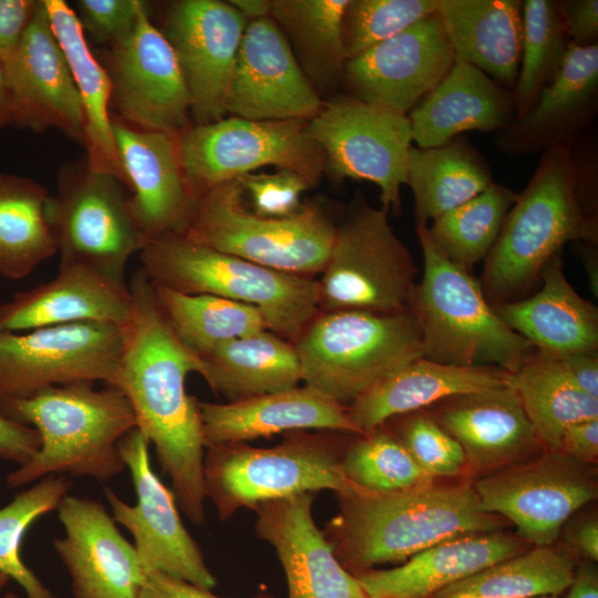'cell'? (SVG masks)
<instances>
[{
	"instance_id": "35",
	"label": "cell",
	"mask_w": 598,
	"mask_h": 598,
	"mask_svg": "<svg viewBox=\"0 0 598 598\" xmlns=\"http://www.w3.org/2000/svg\"><path fill=\"white\" fill-rule=\"evenodd\" d=\"M493 181L487 159L465 136L409 151L406 183L414 197L415 227L427 226L446 212L486 189Z\"/></svg>"
},
{
	"instance_id": "31",
	"label": "cell",
	"mask_w": 598,
	"mask_h": 598,
	"mask_svg": "<svg viewBox=\"0 0 598 598\" xmlns=\"http://www.w3.org/2000/svg\"><path fill=\"white\" fill-rule=\"evenodd\" d=\"M416 147H434L467 131L498 132L516 116L511 90L476 66L455 61L408 114Z\"/></svg>"
},
{
	"instance_id": "44",
	"label": "cell",
	"mask_w": 598,
	"mask_h": 598,
	"mask_svg": "<svg viewBox=\"0 0 598 598\" xmlns=\"http://www.w3.org/2000/svg\"><path fill=\"white\" fill-rule=\"evenodd\" d=\"M71 486L70 478L49 475L0 508V571L13 579L27 598H56L23 563L21 545L28 528L41 516L56 509Z\"/></svg>"
},
{
	"instance_id": "2",
	"label": "cell",
	"mask_w": 598,
	"mask_h": 598,
	"mask_svg": "<svg viewBox=\"0 0 598 598\" xmlns=\"http://www.w3.org/2000/svg\"><path fill=\"white\" fill-rule=\"evenodd\" d=\"M339 514L323 530L346 569L401 561L443 540L497 532L501 519L481 508L474 487L426 486L338 495ZM359 573V574H360Z\"/></svg>"
},
{
	"instance_id": "61",
	"label": "cell",
	"mask_w": 598,
	"mask_h": 598,
	"mask_svg": "<svg viewBox=\"0 0 598 598\" xmlns=\"http://www.w3.org/2000/svg\"><path fill=\"white\" fill-rule=\"evenodd\" d=\"M10 581V578L0 571V589L3 588L8 582Z\"/></svg>"
},
{
	"instance_id": "36",
	"label": "cell",
	"mask_w": 598,
	"mask_h": 598,
	"mask_svg": "<svg viewBox=\"0 0 598 598\" xmlns=\"http://www.w3.org/2000/svg\"><path fill=\"white\" fill-rule=\"evenodd\" d=\"M202 359L204 380L229 402L292 389L302 381L293 343L270 330L230 340Z\"/></svg>"
},
{
	"instance_id": "15",
	"label": "cell",
	"mask_w": 598,
	"mask_h": 598,
	"mask_svg": "<svg viewBox=\"0 0 598 598\" xmlns=\"http://www.w3.org/2000/svg\"><path fill=\"white\" fill-rule=\"evenodd\" d=\"M148 447V440L137 427L118 442L136 502L130 505L111 488H105L112 517L132 535L133 546L147 574L159 571L210 590L216 586L215 577L181 519L174 493L154 473Z\"/></svg>"
},
{
	"instance_id": "11",
	"label": "cell",
	"mask_w": 598,
	"mask_h": 598,
	"mask_svg": "<svg viewBox=\"0 0 598 598\" xmlns=\"http://www.w3.org/2000/svg\"><path fill=\"white\" fill-rule=\"evenodd\" d=\"M306 120L255 121L237 116L193 125L177 136L187 184L198 200L216 186L264 166L302 175L312 187L324 174V155Z\"/></svg>"
},
{
	"instance_id": "10",
	"label": "cell",
	"mask_w": 598,
	"mask_h": 598,
	"mask_svg": "<svg viewBox=\"0 0 598 598\" xmlns=\"http://www.w3.org/2000/svg\"><path fill=\"white\" fill-rule=\"evenodd\" d=\"M238 181L204 194L186 231L194 241L287 274L315 277L323 269L336 224L313 204L289 217L248 210Z\"/></svg>"
},
{
	"instance_id": "62",
	"label": "cell",
	"mask_w": 598,
	"mask_h": 598,
	"mask_svg": "<svg viewBox=\"0 0 598 598\" xmlns=\"http://www.w3.org/2000/svg\"><path fill=\"white\" fill-rule=\"evenodd\" d=\"M0 598H20V597H18L17 595H14L12 592H7V594L0 596Z\"/></svg>"
},
{
	"instance_id": "37",
	"label": "cell",
	"mask_w": 598,
	"mask_h": 598,
	"mask_svg": "<svg viewBox=\"0 0 598 598\" xmlns=\"http://www.w3.org/2000/svg\"><path fill=\"white\" fill-rule=\"evenodd\" d=\"M348 0H270L269 17L322 97L341 87L347 62L342 17Z\"/></svg>"
},
{
	"instance_id": "47",
	"label": "cell",
	"mask_w": 598,
	"mask_h": 598,
	"mask_svg": "<svg viewBox=\"0 0 598 598\" xmlns=\"http://www.w3.org/2000/svg\"><path fill=\"white\" fill-rule=\"evenodd\" d=\"M412 413L403 421L398 440L416 464L433 478L460 474L467 465L460 443L433 415Z\"/></svg>"
},
{
	"instance_id": "8",
	"label": "cell",
	"mask_w": 598,
	"mask_h": 598,
	"mask_svg": "<svg viewBox=\"0 0 598 598\" xmlns=\"http://www.w3.org/2000/svg\"><path fill=\"white\" fill-rule=\"evenodd\" d=\"M334 431L288 432L272 447L234 443L206 447V496L221 520L240 508L303 493L330 489L338 495L362 491L341 466ZM346 448V447H344Z\"/></svg>"
},
{
	"instance_id": "16",
	"label": "cell",
	"mask_w": 598,
	"mask_h": 598,
	"mask_svg": "<svg viewBox=\"0 0 598 598\" xmlns=\"http://www.w3.org/2000/svg\"><path fill=\"white\" fill-rule=\"evenodd\" d=\"M474 489L484 512L508 518L535 547L551 546L567 519L598 492L585 464L550 451L493 472Z\"/></svg>"
},
{
	"instance_id": "13",
	"label": "cell",
	"mask_w": 598,
	"mask_h": 598,
	"mask_svg": "<svg viewBox=\"0 0 598 598\" xmlns=\"http://www.w3.org/2000/svg\"><path fill=\"white\" fill-rule=\"evenodd\" d=\"M308 131L323 152L324 174L336 183L350 178L375 184L382 207L401 214L413 142L408 115L340 93L323 100Z\"/></svg>"
},
{
	"instance_id": "51",
	"label": "cell",
	"mask_w": 598,
	"mask_h": 598,
	"mask_svg": "<svg viewBox=\"0 0 598 598\" xmlns=\"http://www.w3.org/2000/svg\"><path fill=\"white\" fill-rule=\"evenodd\" d=\"M40 444V436L32 426L0 412V458L23 466L35 456Z\"/></svg>"
},
{
	"instance_id": "29",
	"label": "cell",
	"mask_w": 598,
	"mask_h": 598,
	"mask_svg": "<svg viewBox=\"0 0 598 598\" xmlns=\"http://www.w3.org/2000/svg\"><path fill=\"white\" fill-rule=\"evenodd\" d=\"M540 279L535 295L493 306L499 319L544 355L597 352L598 309L569 283L560 254L546 264Z\"/></svg>"
},
{
	"instance_id": "26",
	"label": "cell",
	"mask_w": 598,
	"mask_h": 598,
	"mask_svg": "<svg viewBox=\"0 0 598 598\" xmlns=\"http://www.w3.org/2000/svg\"><path fill=\"white\" fill-rule=\"evenodd\" d=\"M132 308V293L125 282L84 265L60 262L53 279L0 303V330L29 331L79 322H107L123 328Z\"/></svg>"
},
{
	"instance_id": "20",
	"label": "cell",
	"mask_w": 598,
	"mask_h": 598,
	"mask_svg": "<svg viewBox=\"0 0 598 598\" xmlns=\"http://www.w3.org/2000/svg\"><path fill=\"white\" fill-rule=\"evenodd\" d=\"M0 62L10 94L11 125L35 133L55 128L83 145L79 92L43 0H37L18 47Z\"/></svg>"
},
{
	"instance_id": "38",
	"label": "cell",
	"mask_w": 598,
	"mask_h": 598,
	"mask_svg": "<svg viewBox=\"0 0 598 598\" xmlns=\"http://www.w3.org/2000/svg\"><path fill=\"white\" fill-rule=\"evenodd\" d=\"M50 194L23 176L0 173V275L29 276L56 254L49 220Z\"/></svg>"
},
{
	"instance_id": "56",
	"label": "cell",
	"mask_w": 598,
	"mask_h": 598,
	"mask_svg": "<svg viewBox=\"0 0 598 598\" xmlns=\"http://www.w3.org/2000/svg\"><path fill=\"white\" fill-rule=\"evenodd\" d=\"M551 358V357H550ZM566 375L584 392L598 399V355L574 353L554 358Z\"/></svg>"
},
{
	"instance_id": "63",
	"label": "cell",
	"mask_w": 598,
	"mask_h": 598,
	"mask_svg": "<svg viewBox=\"0 0 598 598\" xmlns=\"http://www.w3.org/2000/svg\"><path fill=\"white\" fill-rule=\"evenodd\" d=\"M535 598H557L556 596H544V597H535Z\"/></svg>"
},
{
	"instance_id": "45",
	"label": "cell",
	"mask_w": 598,
	"mask_h": 598,
	"mask_svg": "<svg viewBox=\"0 0 598 598\" xmlns=\"http://www.w3.org/2000/svg\"><path fill=\"white\" fill-rule=\"evenodd\" d=\"M341 466L355 486L375 493H391L426 486L433 477L413 460L403 444L382 427L346 446Z\"/></svg>"
},
{
	"instance_id": "48",
	"label": "cell",
	"mask_w": 598,
	"mask_h": 598,
	"mask_svg": "<svg viewBox=\"0 0 598 598\" xmlns=\"http://www.w3.org/2000/svg\"><path fill=\"white\" fill-rule=\"evenodd\" d=\"M236 181L252 200L254 213L264 217L283 218L299 213L301 195L311 188L300 174L289 169L276 173H247Z\"/></svg>"
},
{
	"instance_id": "17",
	"label": "cell",
	"mask_w": 598,
	"mask_h": 598,
	"mask_svg": "<svg viewBox=\"0 0 598 598\" xmlns=\"http://www.w3.org/2000/svg\"><path fill=\"white\" fill-rule=\"evenodd\" d=\"M112 101L123 122L178 136L189 127L190 99L169 42L151 21L147 3L132 33L113 47Z\"/></svg>"
},
{
	"instance_id": "25",
	"label": "cell",
	"mask_w": 598,
	"mask_h": 598,
	"mask_svg": "<svg viewBox=\"0 0 598 598\" xmlns=\"http://www.w3.org/2000/svg\"><path fill=\"white\" fill-rule=\"evenodd\" d=\"M312 503L313 495L303 493L252 508L257 536L274 547L283 568L288 598H369L316 525Z\"/></svg>"
},
{
	"instance_id": "54",
	"label": "cell",
	"mask_w": 598,
	"mask_h": 598,
	"mask_svg": "<svg viewBox=\"0 0 598 598\" xmlns=\"http://www.w3.org/2000/svg\"><path fill=\"white\" fill-rule=\"evenodd\" d=\"M558 452L585 465L595 463L598 456V419L569 425L560 437Z\"/></svg>"
},
{
	"instance_id": "40",
	"label": "cell",
	"mask_w": 598,
	"mask_h": 598,
	"mask_svg": "<svg viewBox=\"0 0 598 598\" xmlns=\"http://www.w3.org/2000/svg\"><path fill=\"white\" fill-rule=\"evenodd\" d=\"M153 286L159 309L173 333L199 358L230 340L268 330L265 316L251 305Z\"/></svg>"
},
{
	"instance_id": "24",
	"label": "cell",
	"mask_w": 598,
	"mask_h": 598,
	"mask_svg": "<svg viewBox=\"0 0 598 598\" xmlns=\"http://www.w3.org/2000/svg\"><path fill=\"white\" fill-rule=\"evenodd\" d=\"M112 132L132 192L131 209L147 241L186 234L197 199L184 174L177 136L113 117Z\"/></svg>"
},
{
	"instance_id": "59",
	"label": "cell",
	"mask_w": 598,
	"mask_h": 598,
	"mask_svg": "<svg viewBox=\"0 0 598 598\" xmlns=\"http://www.w3.org/2000/svg\"><path fill=\"white\" fill-rule=\"evenodd\" d=\"M248 21L268 17L270 0H229Z\"/></svg>"
},
{
	"instance_id": "7",
	"label": "cell",
	"mask_w": 598,
	"mask_h": 598,
	"mask_svg": "<svg viewBox=\"0 0 598 598\" xmlns=\"http://www.w3.org/2000/svg\"><path fill=\"white\" fill-rule=\"evenodd\" d=\"M293 347L302 382L343 405L422 357L412 310L390 315L318 311Z\"/></svg>"
},
{
	"instance_id": "23",
	"label": "cell",
	"mask_w": 598,
	"mask_h": 598,
	"mask_svg": "<svg viewBox=\"0 0 598 598\" xmlns=\"http://www.w3.org/2000/svg\"><path fill=\"white\" fill-rule=\"evenodd\" d=\"M597 113L598 44L570 43L555 78L525 113L496 133L494 145L508 156L570 151L594 126Z\"/></svg>"
},
{
	"instance_id": "3",
	"label": "cell",
	"mask_w": 598,
	"mask_h": 598,
	"mask_svg": "<svg viewBox=\"0 0 598 598\" xmlns=\"http://www.w3.org/2000/svg\"><path fill=\"white\" fill-rule=\"evenodd\" d=\"M0 412L32 426L41 443L29 463L7 475L11 488L49 475L107 481L125 468L118 442L136 427V417L128 399L115 386L53 385L27 399H0Z\"/></svg>"
},
{
	"instance_id": "6",
	"label": "cell",
	"mask_w": 598,
	"mask_h": 598,
	"mask_svg": "<svg viewBox=\"0 0 598 598\" xmlns=\"http://www.w3.org/2000/svg\"><path fill=\"white\" fill-rule=\"evenodd\" d=\"M415 231L424 268L411 310L420 328L422 358L457 367L517 371L535 349L499 319L481 281L432 244L426 226L415 227Z\"/></svg>"
},
{
	"instance_id": "18",
	"label": "cell",
	"mask_w": 598,
	"mask_h": 598,
	"mask_svg": "<svg viewBox=\"0 0 598 598\" xmlns=\"http://www.w3.org/2000/svg\"><path fill=\"white\" fill-rule=\"evenodd\" d=\"M455 56L435 11L346 62L343 93L408 115L448 73Z\"/></svg>"
},
{
	"instance_id": "9",
	"label": "cell",
	"mask_w": 598,
	"mask_h": 598,
	"mask_svg": "<svg viewBox=\"0 0 598 598\" xmlns=\"http://www.w3.org/2000/svg\"><path fill=\"white\" fill-rule=\"evenodd\" d=\"M417 268L389 223V210L371 206L358 193L336 224L329 256L318 282L322 312L411 310Z\"/></svg>"
},
{
	"instance_id": "21",
	"label": "cell",
	"mask_w": 598,
	"mask_h": 598,
	"mask_svg": "<svg viewBox=\"0 0 598 598\" xmlns=\"http://www.w3.org/2000/svg\"><path fill=\"white\" fill-rule=\"evenodd\" d=\"M322 104L276 22L269 16L248 21L228 87L226 115L309 121Z\"/></svg>"
},
{
	"instance_id": "39",
	"label": "cell",
	"mask_w": 598,
	"mask_h": 598,
	"mask_svg": "<svg viewBox=\"0 0 598 598\" xmlns=\"http://www.w3.org/2000/svg\"><path fill=\"white\" fill-rule=\"evenodd\" d=\"M507 384L522 405L547 451L558 452L560 437L571 424L598 419V399L580 390L554 358L535 351Z\"/></svg>"
},
{
	"instance_id": "46",
	"label": "cell",
	"mask_w": 598,
	"mask_h": 598,
	"mask_svg": "<svg viewBox=\"0 0 598 598\" xmlns=\"http://www.w3.org/2000/svg\"><path fill=\"white\" fill-rule=\"evenodd\" d=\"M437 9V0H348L342 17L347 61L392 38Z\"/></svg>"
},
{
	"instance_id": "12",
	"label": "cell",
	"mask_w": 598,
	"mask_h": 598,
	"mask_svg": "<svg viewBox=\"0 0 598 598\" xmlns=\"http://www.w3.org/2000/svg\"><path fill=\"white\" fill-rule=\"evenodd\" d=\"M125 185L92 171L86 163L68 165L50 196L49 220L60 262L91 267L125 282L130 258L147 243L135 219Z\"/></svg>"
},
{
	"instance_id": "43",
	"label": "cell",
	"mask_w": 598,
	"mask_h": 598,
	"mask_svg": "<svg viewBox=\"0 0 598 598\" xmlns=\"http://www.w3.org/2000/svg\"><path fill=\"white\" fill-rule=\"evenodd\" d=\"M559 0H524L522 53L513 90L516 116L525 113L559 71L570 45Z\"/></svg>"
},
{
	"instance_id": "49",
	"label": "cell",
	"mask_w": 598,
	"mask_h": 598,
	"mask_svg": "<svg viewBox=\"0 0 598 598\" xmlns=\"http://www.w3.org/2000/svg\"><path fill=\"white\" fill-rule=\"evenodd\" d=\"M75 12L83 31L96 41L115 47L135 28L141 0H78Z\"/></svg>"
},
{
	"instance_id": "52",
	"label": "cell",
	"mask_w": 598,
	"mask_h": 598,
	"mask_svg": "<svg viewBox=\"0 0 598 598\" xmlns=\"http://www.w3.org/2000/svg\"><path fill=\"white\" fill-rule=\"evenodd\" d=\"M570 42L578 47L598 44V1L559 0Z\"/></svg>"
},
{
	"instance_id": "42",
	"label": "cell",
	"mask_w": 598,
	"mask_h": 598,
	"mask_svg": "<svg viewBox=\"0 0 598 598\" xmlns=\"http://www.w3.org/2000/svg\"><path fill=\"white\" fill-rule=\"evenodd\" d=\"M518 193L492 183L486 189L426 226L432 244L454 265L471 272L496 241Z\"/></svg>"
},
{
	"instance_id": "22",
	"label": "cell",
	"mask_w": 598,
	"mask_h": 598,
	"mask_svg": "<svg viewBox=\"0 0 598 598\" xmlns=\"http://www.w3.org/2000/svg\"><path fill=\"white\" fill-rule=\"evenodd\" d=\"M63 526L53 547L75 598H137L147 578L133 546L101 503L66 495L56 507Z\"/></svg>"
},
{
	"instance_id": "30",
	"label": "cell",
	"mask_w": 598,
	"mask_h": 598,
	"mask_svg": "<svg viewBox=\"0 0 598 598\" xmlns=\"http://www.w3.org/2000/svg\"><path fill=\"white\" fill-rule=\"evenodd\" d=\"M523 551V543L512 535L470 534L437 543L402 566L369 569L355 577L369 598H432L445 587Z\"/></svg>"
},
{
	"instance_id": "50",
	"label": "cell",
	"mask_w": 598,
	"mask_h": 598,
	"mask_svg": "<svg viewBox=\"0 0 598 598\" xmlns=\"http://www.w3.org/2000/svg\"><path fill=\"white\" fill-rule=\"evenodd\" d=\"M574 190L586 220L598 227V136L592 126L569 151Z\"/></svg>"
},
{
	"instance_id": "34",
	"label": "cell",
	"mask_w": 598,
	"mask_h": 598,
	"mask_svg": "<svg viewBox=\"0 0 598 598\" xmlns=\"http://www.w3.org/2000/svg\"><path fill=\"white\" fill-rule=\"evenodd\" d=\"M43 2L79 92L85 163L92 171L112 175L126 186L112 132L110 74L93 55L75 11L63 0Z\"/></svg>"
},
{
	"instance_id": "32",
	"label": "cell",
	"mask_w": 598,
	"mask_h": 598,
	"mask_svg": "<svg viewBox=\"0 0 598 598\" xmlns=\"http://www.w3.org/2000/svg\"><path fill=\"white\" fill-rule=\"evenodd\" d=\"M508 374L497 367H457L421 357L359 395L348 406V414L359 434H368L395 416L507 384Z\"/></svg>"
},
{
	"instance_id": "41",
	"label": "cell",
	"mask_w": 598,
	"mask_h": 598,
	"mask_svg": "<svg viewBox=\"0 0 598 598\" xmlns=\"http://www.w3.org/2000/svg\"><path fill=\"white\" fill-rule=\"evenodd\" d=\"M575 575L565 549L537 546L494 564L436 592L432 598H535L557 596Z\"/></svg>"
},
{
	"instance_id": "55",
	"label": "cell",
	"mask_w": 598,
	"mask_h": 598,
	"mask_svg": "<svg viewBox=\"0 0 598 598\" xmlns=\"http://www.w3.org/2000/svg\"><path fill=\"white\" fill-rule=\"evenodd\" d=\"M137 598H220L210 590L197 587L185 580L169 575L152 571L140 591Z\"/></svg>"
},
{
	"instance_id": "57",
	"label": "cell",
	"mask_w": 598,
	"mask_h": 598,
	"mask_svg": "<svg viewBox=\"0 0 598 598\" xmlns=\"http://www.w3.org/2000/svg\"><path fill=\"white\" fill-rule=\"evenodd\" d=\"M571 542L576 549L590 560L598 559V522L589 518L581 523L573 534Z\"/></svg>"
},
{
	"instance_id": "58",
	"label": "cell",
	"mask_w": 598,
	"mask_h": 598,
	"mask_svg": "<svg viewBox=\"0 0 598 598\" xmlns=\"http://www.w3.org/2000/svg\"><path fill=\"white\" fill-rule=\"evenodd\" d=\"M566 598H598V575L596 568L586 564L575 571Z\"/></svg>"
},
{
	"instance_id": "33",
	"label": "cell",
	"mask_w": 598,
	"mask_h": 598,
	"mask_svg": "<svg viewBox=\"0 0 598 598\" xmlns=\"http://www.w3.org/2000/svg\"><path fill=\"white\" fill-rule=\"evenodd\" d=\"M455 61L470 63L513 92L520 63L522 0H437Z\"/></svg>"
},
{
	"instance_id": "53",
	"label": "cell",
	"mask_w": 598,
	"mask_h": 598,
	"mask_svg": "<svg viewBox=\"0 0 598 598\" xmlns=\"http://www.w3.org/2000/svg\"><path fill=\"white\" fill-rule=\"evenodd\" d=\"M37 0H0V59L20 43L30 23Z\"/></svg>"
},
{
	"instance_id": "19",
	"label": "cell",
	"mask_w": 598,
	"mask_h": 598,
	"mask_svg": "<svg viewBox=\"0 0 598 598\" xmlns=\"http://www.w3.org/2000/svg\"><path fill=\"white\" fill-rule=\"evenodd\" d=\"M248 20L228 1L173 2L163 34L184 76L194 125L226 117V99Z\"/></svg>"
},
{
	"instance_id": "60",
	"label": "cell",
	"mask_w": 598,
	"mask_h": 598,
	"mask_svg": "<svg viewBox=\"0 0 598 598\" xmlns=\"http://www.w3.org/2000/svg\"><path fill=\"white\" fill-rule=\"evenodd\" d=\"M12 123L11 101L3 66L0 62V130Z\"/></svg>"
},
{
	"instance_id": "5",
	"label": "cell",
	"mask_w": 598,
	"mask_h": 598,
	"mask_svg": "<svg viewBox=\"0 0 598 598\" xmlns=\"http://www.w3.org/2000/svg\"><path fill=\"white\" fill-rule=\"evenodd\" d=\"M148 279L179 292L213 295L258 308L268 330L293 343L317 315L318 282L219 251L183 235H165L140 251Z\"/></svg>"
},
{
	"instance_id": "27",
	"label": "cell",
	"mask_w": 598,
	"mask_h": 598,
	"mask_svg": "<svg viewBox=\"0 0 598 598\" xmlns=\"http://www.w3.org/2000/svg\"><path fill=\"white\" fill-rule=\"evenodd\" d=\"M433 417L462 446L475 471L495 472L544 448L516 392L504 384L440 402Z\"/></svg>"
},
{
	"instance_id": "4",
	"label": "cell",
	"mask_w": 598,
	"mask_h": 598,
	"mask_svg": "<svg viewBox=\"0 0 598 598\" xmlns=\"http://www.w3.org/2000/svg\"><path fill=\"white\" fill-rule=\"evenodd\" d=\"M576 240L598 244V227L586 220L575 194L569 150L550 148L540 154L484 259L481 285L488 302L522 299L546 264Z\"/></svg>"
},
{
	"instance_id": "1",
	"label": "cell",
	"mask_w": 598,
	"mask_h": 598,
	"mask_svg": "<svg viewBox=\"0 0 598 598\" xmlns=\"http://www.w3.org/2000/svg\"><path fill=\"white\" fill-rule=\"evenodd\" d=\"M133 308L121 328L123 347L115 382L128 399L136 427L155 447L171 478L178 507L194 524L205 522V439L199 401L186 391V378L203 377L205 363L176 338L166 322L154 286L140 268L128 283Z\"/></svg>"
},
{
	"instance_id": "28",
	"label": "cell",
	"mask_w": 598,
	"mask_h": 598,
	"mask_svg": "<svg viewBox=\"0 0 598 598\" xmlns=\"http://www.w3.org/2000/svg\"><path fill=\"white\" fill-rule=\"evenodd\" d=\"M199 411L206 447L293 431L359 434L348 406L306 384L227 403L199 401Z\"/></svg>"
},
{
	"instance_id": "14",
	"label": "cell",
	"mask_w": 598,
	"mask_h": 598,
	"mask_svg": "<svg viewBox=\"0 0 598 598\" xmlns=\"http://www.w3.org/2000/svg\"><path fill=\"white\" fill-rule=\"evenodd\" d=\"M122 347V329L107 322L0 330V399H27L75 382L113 385Z\"/></svg>"
}]
</instances>
